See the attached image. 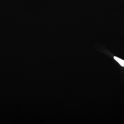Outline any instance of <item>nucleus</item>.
I'll list each match as a JSON object with an SVG mask.
<instances>
[{"label": "nucleus", "mask_w": 124, "mask_h": 124, "mask_svg": "<svg viewBox=\"0 0 124 124\" xmlns=\"http://www.w3.org/2000/svg\"><path fill=\"white\" fill-rule=\"evenodd\" d=\"M114 58L116 61H117L120 64L121 66L124 67V60H122V59H121L119 58H117L116 56L114 57Z\"/></svg>", "instance_id": "f257e3e1"}]
</instances>
